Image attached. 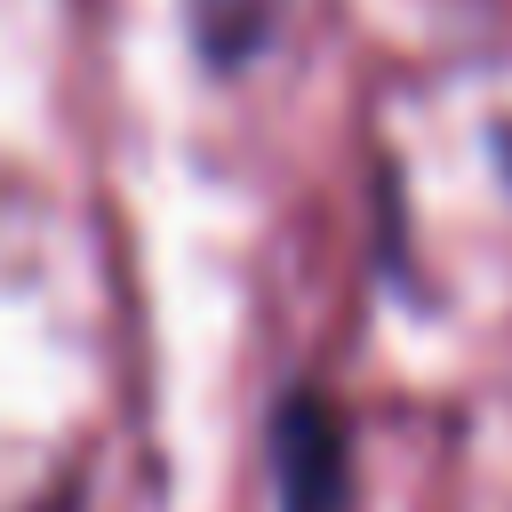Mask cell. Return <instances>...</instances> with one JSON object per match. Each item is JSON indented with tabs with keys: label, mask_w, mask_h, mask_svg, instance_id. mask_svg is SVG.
<instances>
[{
	"label": "cell",
	"mask_w": 512,
	"mask_h": 512,
	"mask_svg": "<svg viewBox=\"0 0 512 512\" xmlns=\"http://www.w3.org/2000/svg\"><path fill=\"white\" fill-rule=\"evenodd\" d=\"M272 496L280 512H352V440L320 384L272 408Z\"/></svg>",
	"instance_id": "obj_1"
},
{
	"label": "cell",
	"mask_w": 512,
	"mask_h": 512,
	"mask_svg": "<svg viewBox=\"0 0 512 512\" xmlns=\"http://www.w3.org/2000/svg\"><path fill=\"white\" fill-rule=\"evenodd\" d=\"M184 24L208 72H240L272 40V0H184Z\"/></svg>",
	"instance_id": "obj_2"
}]
</instances>
